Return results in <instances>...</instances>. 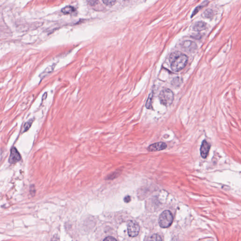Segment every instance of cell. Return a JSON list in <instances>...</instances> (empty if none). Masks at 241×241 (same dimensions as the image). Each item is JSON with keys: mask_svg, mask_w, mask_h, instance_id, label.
Returning a JSON list of instances; mask_svg holds the SVG:
<instances>
[{"mask_svg": "<svg viewBox=\"0 0 241 241\" xmlns=\"http://www.w3.org/2000/svg\"><path fill=\"white\" fill-rule=\"evenodd\" d=\"M169 61L171 70L173 72H179L185 67L188 57L180 51H175L170 55Z\"/></svg>", "mask_w": 241, "mask_h": 241, "instance_id": "6da1fadb", "label": "cell"}, {"mask_svg": "<svg viewBox=\"0 0 241 241\" xmlns=\"http://www.w3.org/2000/svg\"><path fill=\"white\" fill-rule=\"evenodd\" d=\"M159 99L162 105L165 107H169L172 104L174 100V94L171 89H164L160 93Z\"/></svg>", "mask_w": 241, "mask_h": 241, "instance_id": "7a4b0ae2", "label": "cell"}, {"mask_svg": "<svg viewBox=\"0 0 241 241\" xmlns=\"http://www.w3.org/2000/svg\"><path fill=\"white\" fill-rule=\"evenodd\" d=\"M173 221V215L171 212L169 210L163 211L159 217V225L161 228L163 229H166L170 227Z\"/></svg>", "mask_w": 241, "mask_h": 241, "instance_id": "3957f363", "label": "cell"}, {"mask_svg": "<svg viewBox=\"0 0 241 241\" xmlns=\"http://www.w3.org/2000/svg\"><path fill=\"white\" fill-rule=\"evenodd\" d=\"M127 230L129 236L131 237H136L140 231V227L137 222L131 220L128 223Z\"/></svg>", "mask_w": 241, "mask_h": 241, "instance_id": "277c9868", "label": "cell"}, {"mask_svg": "<svg viewBox=\"0 0 241 241\" xmlns=\"http://www.w3.org/2000/svg\"><path fill=\"white\" fill-rule=\"evenodd\" d=\"M181 46L185 51L193 52L197 49V45L195 42L191 41H185L181 44Z\"/></svg>", "mask_w": 241, "mask_h": 241, "instance_id": "5b68a950", "label": "cell"}, {"mask_svg": "<svg viewBox=\"0 0 241 241\" xmlns=\"http://www.w3.org/2000/svg\"><path fill=\"white\" fill-rule=\"evenodd\" d=\"M21 159V155L17 148L14 147H12L11 149V154L9 157V162L11 164H14L19 161Z\"/></svg>", "mask_w": 241, "mask_h": 241, "instance_id": "8992f818", "label": "cell"}, {"mask_svg": "<svg viewBox=\"0 0 241 241\" xmlns=\"http://www.w3.org/2000/svg\"><path fill=\"white\" fill-rule=\"evenodd\" d=\"M167 147L166 143L164 142H157V143L151 144V145L147 147V149L149 152H156V151L164 150L167 148Z\"/></svg>", "mask_w": 241, "mask_h": 241, "instance_id": "52a82bcc", "label": "cell"}, {"mask_svg": "<svg viewBox=\"0 0 241 241\" xmlns=\"http://www.w3.org/2000/svg\"><path fill=\"white\" fill-rule=\"evenodd\" d=\"M210 148V144L207 142L205 140H204L202 142V145L200 147V154L203 158H206L207 157Z\"/></svg>", "mask_w": 241, "mask_h": 241, "instance_id": "ba28073f", "label": "cell"}, {"mask_svg": "<svg viewBox=\"0 0 241 241\" xmlns=\"http://www.w3.org/2000/svg\"><path fill=\"white\" fill-rule=\"evenodd\" d=\"M207 24L203 21L196 22L193 26V29L195 31L200 32L206 28Z\"/></svg>", "mask_w": 241, "mask_h": 241, "instance_id": "9c48e42d", "label": "cell"}, {"mask_svg": "<svg viewBox=\"0 0 241 241\" xmlns=\"http://www.w3.org/2000/svg\"><path fill=\"white\" fill-rule=\"evenodd\" d=\"M55 67V65H50V66H48L41 74L40 75V77L41 79H42L44 78L45 76H47V75L51 73V72L53 71L54 68Z\"/></svg>", "mask_w": 241, "mask_h": 241, "instance_id": "30bf717a", "label": "cell"}, {"mask_svg": "<svg viewBox=\"0 0 241 241\" xmlns=\"http://www.w3.org/2000/svg\"><path fill=\"white\" fill-rule=\"evenodd\" d=\"M153 97H154V93L152 92L149 94L146 104V107L148 109H152L153 108L152 102H153Z\"/></svg>", "mask_w": 241, "mask_h": 241, "instance_id": "8fae6325", "label": "cell"}, {"mask_svg": "<svg viewBox=\"0 0 241 241\" xmlns=\"http://www.w3.org/2000/svg\"><path fill=\"white\" fill-rule=\"evenodd\" d=\"M208 0H206L204 2H203V3H202L201 5H199V6H198V7H196V8H195V10L194 11L193 13H192V16H191V17H193L195 16V15H196V14H197V13L199 12V11H200V10H201V9H203L204 7H205V6H206L207 5H208Z\"/></svg>", "mask_w": 241, "mask_h": 241, "instance_id": "7c38bea8", "label": "cell"}, {"mask_svg": "<svg viewBox=\"0 0 241 241\" xmlns=\"http://www.w3.org/2000/svg\"><path fill=\"white\" fill-rule=\"evenodd\" d=\"M75 10L73 7L72 6H66L63 9H62V12L64 14H69L72 13L74 12H75Z\"/></svg>", "mask_w": 241, "mask_h": 241, "instance_id": "4fadbf2b", "label": "cell"}, {"mask_svg": "<svg viewBox=\"0 0 241 241\" xmlns=\"http://www.w3.org/2000/svg\"><path fill=\"white\" fill-rule=\"evenodd\" d=\"M33 121L34 120L33 119H31V120H29L28 121H27V122L26 123L24 124L23 129H22V133H25V132H27V131H28L30 129L32 123H33Z\"/></svg>", "mask_w": 241, "mask_h": 241, "instance_id": "5bb4252c", "label": "cell"}, {"mask_svg": "<svg viewBox=\"0 0 241 241\" xmlns=\"http://www.w3.org/2000/svg\"><path fill=\"white\" fill-rule=\"evenodd\" d=\"M182 83V79L181 78H180L179 77H176V78H174L171 82V84L172 85L175 87H179L181 86V84Z\"/></svg>", "mask_w": 241, "mask_h": 241, "instance_id": "9a60e30c", "label": "cell"}, {"mask_svg": "<svg viewBox=\"0 0 241 241\" xmlns=\"http://www.w3.org/2000/svg\"><path fill=\"white\" fill-rule=\"evenodd\" d=\"M204 16L208 18H212L214 16L213 11L211 9H207L204 13Z\"/></svg>", "mask_w": 241, "mask_h": 241, "instance_id": "2e32d148", "label": "cell"}, {"mask_svg": "<svg viewBox=\"0 0 241 241\" xmlns=\"http://www.w3.org/2000/svg\"><path fill=\"white\" fill-rule=\"evenodd\" d=\"M149 240H154V241H161V236L157 234H154L152 235L150 238L148 239Z\"/></svg>", "mask_w": 241, "mask_h": 241, "instance_id": "e0dca14e", "label": "cell"}, {"mask_svg": "<svg viewBox=\"0 0 241 241\" xmlns=\"http://www.w3.org/2000/svg\"><path fill=\"white\" fill-rule=\"evenodd\" d=\"M103 2L108 6H112L116 2V0H102Z\"/></svg>", "mask_w": 241, "mask_h": 241, "instance_id": "ac0fdd59", "label": "cell"}, {"mask_svg": "<svg viewBox=\"0 0 241 241\" xmlns=\"http://www.w3.org/2000/svg\"><path fill=\"white\" fill-rule=\"evenodd\" d=\"M103 241H117V240L115 238H114V237H111V236H108V237L105 238L103 240Z\"/></svg>", "mask_w": 241, "mask_h": 241, "instance_id": "d6986e66", "label": "cell"}, {"mask_svg": "<svg viewBox=\"0 0 241 241\" xmlns=\"http://www.w3.org/2000/svg\"><path fill=\"white\" fill-rule=\"evenodd\" d=\"M131 197L129 195H127L124 198V202L126 203H129L131 201Z\"/></svg>", "mask_w": 241, "mask_h": 241, "instance_id": "ffe728a7", "label": "cell"}, {"mask_svg": "<svg viewBox=\"0 0 241 241\" xmlns=\"http://www.w3.org/2000/svg\"><path fill=\"white\" fill-rule=\"evenodd\" d=\"M47 93H44V94H43V96H42V100H44V99H46L47 98Z\"/></svg>", "mask_w": 241, "mask_h": 241, "instance_id": "44dd1931", "label": "cell"}, {"mask_svg": "<svg viewBox=\"0 0 241 241\" xmlns=\"http://www.w3.org/2000/svg\"><path fill=\"white\" fill-rule=\"evenodd\" d=\"M123 1H129V0H123Z\"/></svg>", "mask_w": 241, "mask_h": 241, "instance_id": "7402d4cb", "label": "cell"}]
</instances>
